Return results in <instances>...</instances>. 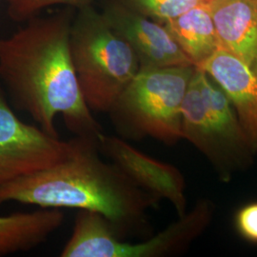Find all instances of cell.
I'll return each mask as SVG.
<instances>
[{
    "instance_id": "cell-15",
    "label": "cell",
    "mask_w": 257,
    "mask_h": 257,
    "mask_svg": "<svg viewBox=\"0 0 257 257\" xmlns=\"http://www.w3.org/2000/svg\"><path fill=\"white\" fill-rule=\"evenodd\" d=\"M10 18L15 21L32 19L41 10L55 5L83 9L91 6L93 0H5Z\"/></svg>"
},
{
    "instance_id": "cell-1",
    "label": "cell",
    "mask_w": 257,
    "mask_h": 257,
    "mask_svg": "<svg viewBox=\"0 0 257 257\" xmlns=\"http://www.w3.org/2000/svg\"><path fill=\"white\" fill-rule=\"evenodd\" d=\"M74 17L65 10L0 39V81L14 106L47 134L58 137L56 116L75 136L99 139V122L84 100L70 53Z\"/></svg>"
},
{
    "instance_id": "cell-6",
    "label": "cell",
    "mask_w": 257,
    "mask_h": 257,
    "mask_svg": "<svg viewBox=\"0 0 257 257\" xmlns=\"http://www.w3.org/2000/svg\"><path fill=\"white\" fill-rule=\"evenodd\" d=\"M211 203L201 200L189 213L168 226L156 236L130 243L116 235L109 221L90 211L78 212L72 235L61 257H161L187 248L211 222Z\"/></svg>"
},
{
    "instance_id": "cell-13",
    "label": "cell",
    "mask_w": 257,
    "mask_h": 257,
    "mask_svg": "<svg viewBox=\"0 0 257 257\" xmlns=\"http://www.w3.org/2000/svg\"><path fill=\"white\" fill-rule=\"evenodd\" d=\"M164 26L194 66L202 64L219 49L214 23L206 0L168 20Z\"/></svg>"
},
{
    "instance_id": "cell-3",
    "label": "cell",
    "mask_w": 257,
    "mask_h": 257,
    "mask_svg": "<svg viewBox=\"0 0 257 257\" xmlns=\"http://www.w3.org/2000/svg\"><path fill=\"white\" fill-rule=\"evenodd\" d=\"M69 42L87 106L92 111L108 112L140 70L134 50L92 5L79 10L73 19Z\"/></svg>"
},
{
    "instance_id": "cell-10",
    "label": "cell",
    "mask_w": 257,
    "mask_h": 257,
    "mask_svg": "<svg viewBox=\"0 0 257 257\" xmlns=\"http://www.w3.org/2000/svg\"><path fill=\"white\" fill-rule=\"evenodd\" d=\"M229 98L248 143L257 153V70L226 50L217 49L199 66Z\"/></svg>"
},
{
    "instance_id": "cell-4",
    "label": "cell",
    "mask_w": 257,
    "mask_h": 257,
    "mask_svg": "<svg viewBox=\"0 0 257 257\" xmlns=\"http://www.w3.org/2000/svg\"><path fill=\"white\" fill-rule=\"evenodd\" d=\"M194 69V65L140 69L107 112L120 138L149 137L168 145L183 139L181 107Z\"/></svg>"
},
{
    "instance_id": "cell-5",
    "label": "cell",
    "mask_w": 257,
    "mask_h": 257,
    "mask_svg": "<svg viewBox=\"0 0 257 257\" xmlns=\"http://www.w3.org/2000/svg\"><path fill=\"white\" fill-rule=\"evenodd\" d=\"M181 132L183 139L199 149L225 180L255 155L229 98L198 67L182 102Z\"/></svg>"
},
{
    "instance_id": "cell-9",
    "label": "cell",
    "mask_w": 257,
    "mask_h": 257,
    "mask_svg": "<svg viewBox=\"0 0 257 257\" xmlns=\"http://www.w3.org/2000/svg\"><path fill=\"white\" fill-rule=\"evenodd\" d=\"M98 143L100 154L118 166L138 187L160 200H169L178 216H183L186 213L185 180L177 168L143 154L120 137L104 134Z\"/></svg>"
},
{
    "instance_id": "cell-14",
    "label": "cell",
    "mask_w": 257,
    "mask_h": 257,
    "mask_svg": "<svg viewBox=\"0 0 257 257\" xmlns=\"http://www.w3.org/2000/svg\"><path fill=\"white\" fill-rule=\"evenodd\" d=\"M128 9L164 24L205 0H117Z\"/></svg>"
},
{
    "instance_id": "cell-8",
    "label": "cell",
    "mask_w": 257,
    "mask_h": 257,
    "mask_svg": "<svg viewBox=\"0 0 257 257\" xmlns=\"http://www.w3.org/2000/svg\"><path fill=\"white\" fill-rule=\"evenodd\" d=\"M102 15L132 47L140 69L193 65L164 24L128 9L117 0L107 3Z\"/></svg>"
},
{
    "instance_id": "cell-2",
    "label": "cell",
    "mask_w": 257,
    "mask_h": 257,
    "mask_svg": "<svg viewBox=\"0 0 257 257\" xmlns=\"http://www.w3.org/2000/svg\"><path fill=\"white\" fill-rule=\"evenodd\" d=\"M72 156L43 171L0 185V207L8 202L41 209L97 212L120 238L148 231V211L160 201L138 187L118 166L104 161L99 141L75 136Z\"/></svg>"
},
{
    "instance_id": "cell-16",
    "label": "cell",
    "mask_w": 257,
    "mask_h": 257,
    "mask_svg": "<svg viewBox=\"0 0 257 257\" xmlns=\"http://www.w3.org/2000/svg\"><path fill=\"white\" fill-rule=\"evenodd\" d=\"M234 227L242 238L257 244V201L248 203L236 211Z\"/></svg>"
},
{
    "instance_id": "cell-12",
    "label": "cell",
    "mask_w": 257,
    "mask_h": 257,
    "mask_svg": "<svg viewBox=\"0 0 257 257\" xmlns=\"http://www.w3.org/2000/svg\"><path fill=\"white\" fill-rule=\"evenodd\" d=\"M64 219L59 209L0 215V257L37 248L62 226Z\"/></svg>"
},
{
    "instance_id": "cell-7",
    "label": "cell",
    "mask_w": 257,
    "mask_h": 257,
    "mask_svg": "<svg viewBox=\"0 0 257 257\" xmlns=\"http://www.w3.org/2000/svg\"><path fill=\"white\" fill-rule=\"evenodd\" d=\"M74 149L73 138L61 140L19 119L0 81V185L60 163Z\"/></svg>"
},
{
    "instance_id": "cell-11",
    "label": "cell",
    "mask_w": 257,
    "mask_h": 257,
    "mask_svg": "<svg viewBox=\"0 0 257 257\" xmlns=\"http://www.w3.org/2000/svg\"><path fill=\"white\" fill-rule=\"evenodd\" d=\"M219 48L257 70V0H206Z\"/></svg>"
}]
</instances>
